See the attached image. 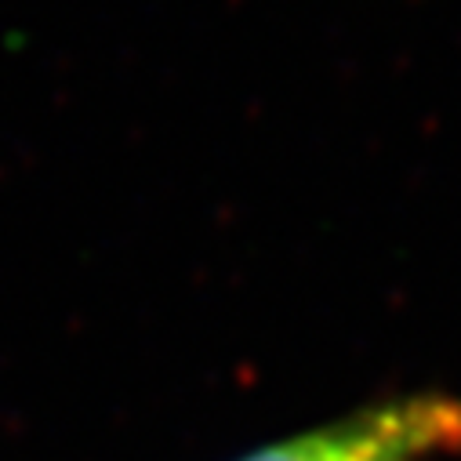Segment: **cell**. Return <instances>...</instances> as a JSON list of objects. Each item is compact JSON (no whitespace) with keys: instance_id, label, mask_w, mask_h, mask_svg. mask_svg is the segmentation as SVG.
<instances>
[{"instance_id":"6da1fadb","label":"cell","mask_w":461,"mask_h":461,"mask_svg":"<svg viewBox=\"0 0 461 461\" xmlns=\"http://www.w3.org/2000/svg\"><path fill=\"white\" fill-rule=\"evenodd\" d=\"M461 450V400L411 393L371 403L240 461H432Z\"/></svg>"}]
</instances>
